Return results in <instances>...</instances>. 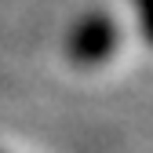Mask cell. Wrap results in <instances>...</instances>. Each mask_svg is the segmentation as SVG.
<instances>
[{
    "instance_id": "6da1fadb",
    "label": "cell",
    "mask_w": 153,
    "mask_h": 153,
    "mask_svg": "<svg viewBox=\"0 0 153 153\" xmlns=\"http://www.w3.org/2000/svg\"><path fill=\"white\" fill-rule=\"evenodd\" d=\"M117 44V29L106 15H88L69 36V59L73 62H102Z\"/></svg>"
},
{
    "instance_id": "7a4b0ae2",
    "label": "cell",
    "mask_w": 153,
    "mask_h": 153,
    "mask_svg": "<svg viewBox=\"0 0 153 153\" xmlns=\"http://www.w3.org/2000/svg\"><path fill=\"white\" fill-rule=\"evenodd\" d=\"M135 4H139V18L149 33V40H153V0H135Z\"/></svg>"
}]
</instances>
